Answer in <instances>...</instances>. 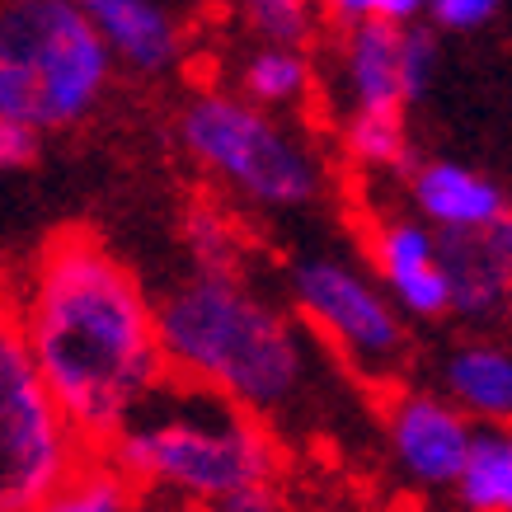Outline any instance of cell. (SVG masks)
Segmentation results:
<instances>
[{
    "label": "cell",
    "instance_id": "1",
    "mask_svg": "<svg viewBox=\"0 0 512 512\" xmlns=\"http://www.w3.org/2000/svg\"><path fill=\"white\" fill-rule=\"evenodd\" d=\"M15 329L66 423L94 442H109L170 372L137 273L85 231L57 235L38 254Z\"/></svg>",
    "mask_w": 512,
    "mask_h": 512
},
{
    "label": "cell",
    "instance_id": "2",
    "mask_svg": "<svg viewBox=\"0 0 512 512\" xmlns=\"http://www.w3.org/2000/svg\"><path fill=\"white\" fill-rule=\"evenodd\" d=\"M165 367L259 419H287L315 390V348L240 273L193 268L156 306Z\"/></svg>",
    "mask_w": 512,
    "mask_h": 512
},
{
    "label": "cell",
    "instance_id": "3",
    "mask_svg": "<svg viewBox=\"0 0 512 512\" xmlns=\"http://www.w3.org/2000/svg\"><path fill=\"white\" fill-rule=\"evenodd\" d=\"M109 466L151 494L207 512L254 484H278L282 461L259 414L198 381L165 376L109 437Z\"/></svg>",
    "mask_w": 512,
    "mask_h": 512
},
{
    "label": "cell",
    "instance_id": "4",
    "mask_svg": "<svg viewBox=\"0 0 512 512\" xmlns=\"http://www.w3.org/2000/svg\"><path fill=\"white\" fill-rule=\"evenodd\" d=\"M113 76V52L76 0L0 5V113L29 127L90 118Z\"/></svg>",
    "mask_w": 512,
    "mask_h": 512
},
{
    "label": "cell",
    "instance_id": "5",
    "mask_svg": "<svg viewBox=\"0 0 512 512\" xmlns=\"http://www.w3.org/2000/svg\"><path fill=\"white\" fill-rule=\"evenodd\" d=\"M179 137L212 179L264 212H296L325 188V165L311 151V141L282 127L268 109L249 104L245 94H193L179 118Z\"/></svg>",
    "mask_w": 512,
    "mask_h": 512
},
{
    "label": "cell",
    "instance_id": "6",
    "mask_svg": "<svg viewBox=\"0 0 512 512\" xmlns=\"http://www.w3.org/2000/svg\"><path fill=\"white\" fill-rule=\"evenodd\" d=\"M292 301L301 320L348 362V372L390 386L409 367V329L390 292L339 254H301L292 264Z\"/></svg>",
    "mask_w": 512,
    "mask_h": 512
},
{
    "label": "cell",
    "instance_id": "7",
    "mask_svg": "<svg viewBox=\"0 0 512 512\" xmlns=\"http://www.w3.org/2000/svg\"><path fill=\"white\" fill-rule=\"evenodd\" d=\"M76 470V428L57 409L19 329L0 325V512H33Z\"/></svg>",
    "mask_w": 512,
    "mask_h": 512
},
{
    "label": "cell",
    "instance_id": "8",
    "mask_svg": "<svg viewBox=\"0 0 512 512\" xmlns=\"http://www.w3.org/2000/svg\"><path fill=\"white\" fill-rule=\"evenodd\" d=\"M475 419L437 390H400L386 404V456L414 489H456L466 470Z\"/></svg>",
    "mask_w": 512,
    "mask_h": 512
},
{
    "label": "cell",
    "instance_id": "9",
    "mask_svg": "<svg viewBox=\"0 0 512 512\" xmlns=\"http://www.w3.org/2000/svg\"><path fill=\"white\" fill-rule=\"evenodd\" d=\"M376 282L390 301L414 320H442L451 315V278L442 264L437 231L423 217H386L372 231Z\"/></svg>",
    "mask_w": 512,
    "mask_h": 512
},
{
    "label": "cell",
    "instance_id": "10",
    "mask_svg": "<svg viewBox=\"0 0 512 512\" xmlns=\"http://www.w3.org/2000/svg\"><path fill=\"white\" fill-rule=\"evenodd\" d=\"M76 5L109 43L113 62L132 66L141 76H165L184 57L193 0H76Z\"/></svg>",
    "mask_w": 512,
    "mask_h": 512
},
{
    "label": "cell",
    "instance_id": "11",
    "mask_svg": "<svg viewBox=\"0 0 512 512\" xmlns=\"http://www.w3.org/2000/svg\"><path fill=\"white\" fill-rule=\"evenodd\" d=\"M451 278V315L498 320L512 306V212L480 231L437 235Z\"/></svg>",
    "mask_w": 512,
    "mask_h": 512
},
{
    "label": "cell",
    "instance_id": "12",
    "mask_svg": "<svg viewBox=\"0 0 512 512\" xmlns=\"http://www.w3.org/2000/svg\"><path fill=\"white\" fill-rule=\"evenodd\" d=\"M404 29L395 24H357L343 33L339 62H334V99L353 113H400L409 104L404 94Z\"/></svg>",
    "mask_w": 512,
    "mask_h": 512
},
{
    "label": "cell",
    "instance_id": "13",
    "mask_svg": "<svg viewBox=\"0 0 512 512\" xmlns=\"http://www.w3.org/2000/svg\"><path fill=\"white\" fill-rule=\"evenodd\" d=\"M409 198L437 235L480 231L508 212V193L498 188V179H489L484 170H470V165H456V160H428L414 174Z\"/></svg>",
    "mask_w": 512,
    "mask_h": 512
},
{
    "label": "cell",
    "instance_id": "14",
    "mask_svg": "<svg viewBox=\"0 0 512 512\" xmlns=\"http://www.w3.org/2000/svg\"><path fill=\"white\" fill-rule=\"evenodd\" d=\"M442 395L480 428H512V348L494 339L456 343L442 362Z\"/></svg>",
    "mask_w": 512,
    "mask_h": 512
},
{
    "label": "cell",
    "instance_id": "15",
    "mask_svg": "<svg viewBox=\"0 0 512 512\" xmlns=\"http://www.w3.org/2000/svg\"><path fill=\"white\" fill-rule=\"evenodd\" d=\"M451 494L461 512H512V428H475L466 470Z\"/></svg>",
    "mask_w": 512,
    "mask_h": 512
},
{
    "label": "cell",
    "instance_id": "16",
    "mask_svg": "<svg viewBox=\"0 0 512 512\" xmlns=\"http://www.w3.org/2000/svg\"><path fill=\"white\" fill-rule=\"evenodd\" d=\"M240 85H245V99L259 109H296L311 94V62L296 47L264 43L259 52L245 57Z\"/></svg>",
    "mask_w": 512,
    "mask_h": 512
},
{
    "label": "cell",
    "instance_id": "17",
    "mask_svg": "<svg viewBox=\"0 0 512 512\" xmlns=\"http://www.w3.org/2000/svg\"><path fill=\"white\" fill-rule=\"evenodd\" d=\"M343 151L362 170H400L409 160L404 113H353L343 123Z\"/></svg>",
    "mask_w": 512,
    "mask_h": 512
},
{
    "label": "cell",
    "instance_id": "18",
    "mask_svg": "<svg viewBox=\"0 0 512 512\" xmlns=\"http://www.w3.org/2000/svg\"><path fill=\"white\" fill-rule=\"evenodd\" d=\"M33 512H137V498H132V480H123L113 466H80Z\"/></svg>",
    "mask_w": 512,
    "mask_h": 512
},
{
    "label": "cell",
    "instance_id": "19",
    "mask_svg": "<svg viewBox=\"0 0 512 512\" xmlns=\"http://www.w3.org/2000/svg\"><path fill=\"white\" fill-rule=\"evenodd\" d=\"M240 15L245 24L264 43L278 47H296L306 33H311V0H240Z\"/></svg>",
    "mask_w": 512,
    "mask_h": 512
},
{
    "label": "cell",
    "instance_id": "20",
    "mask_svg": "<svg viewBox=\"0 0 512 512\" xmlns=\"http://www.w3.org/2000/svg\"><path fill=\"white\" fill-rule=\"evenodd\" d=\"M188 249H193L198 268L240 273V264H235V254H240V240H235L231 226H226L221 217H212V212H193V217H188Z\"/></svg>",
    "mask_w": 512,
    "mask_h": 512
},
{
    "label": "cell",
    "instance_id": "21",
    "mask_svg": "<svg viewBox=\"0 0 512 512\" xmlns=\"http://www.w3.org/2000/svg\"><path fill=\"white\" fill-rule=\"evenodd\" d=\"M423 10H428L423 0H325V15L339 29H357V24H372V19L395 24V29H409Z\"/></svg>",
    "mask_w": 512,
    "mask_h": 512
},
{
    "label": "cell",
    "instance_id": "22",
    "mask_svg": "<svg viewBox=\"0 0 512 512\" xmlns=\"http://www.w3.org/2000/svg\"><path fill=\"white\" fill-rule=\"evenodd\" d=\"M404 94H409V104L414 99H423L428 94V85H433L437 66H442V47H437V38L428 29H404Z\"/></svg>",
    "mask_w": 512,
    "mask_h": 512
},
{
    "label": "cell",
    "instance_id": "23",
    "mask_svg": "<svg viewBox=\"0 0 512 512\" xmlns=\"http://www.w3.org/2000/svg\"><path fill=\"white\" fill-rule=\"evenodd\" d=\"M498 10H503V0H437V5H433L437 24H442V29H451V33L484 29Z\"/></svg>",
    "mask_w": 512,
    "mask_h": 512
},
{
    "label": "cell",
    "instance_id": "24",
    "mask_svg": "<svg viewBox=\"0 0 512 512\" xmlns=\"http://www.w3.org/2000/svg\"><path fill=\"white\" fill-rule=\"evenodd\" d=\"M33 156H38V127L15 123V118L0 113V174L29 165Z\"/></svg>",
    "mask_w": 512,
    "mask_h": 512
},
{
    "label": "cell",
    "instance_id": "25",
    "mask_svg": "<svg viewBox=\"0 0 512 512\" xmlns=\"http://www.w3.org/2000/svg\"><path fill=\"white\" fill-rule=\"evenodd\" d=\"M207 512H287V498H282V484H254L245 494L221 498L217 508Z\"/></svg>",
    "mask_w": 512,
    "mask_h": 512
},
{
    "label": "cell",
    "instance_id": "26",
    "mask_svg": "<svg viewBox=\"0 0 512 512\" xmlns=\"http://www.w3.org/2000/svg\"><path fill=\"white\" fill-rule=\"evenodd\" d=\"M423 5H428V10H433V5H437V0H423Z\"/></svg>",
    "mask_w": 512,
    "mask_h": 512
}]
</instances>
